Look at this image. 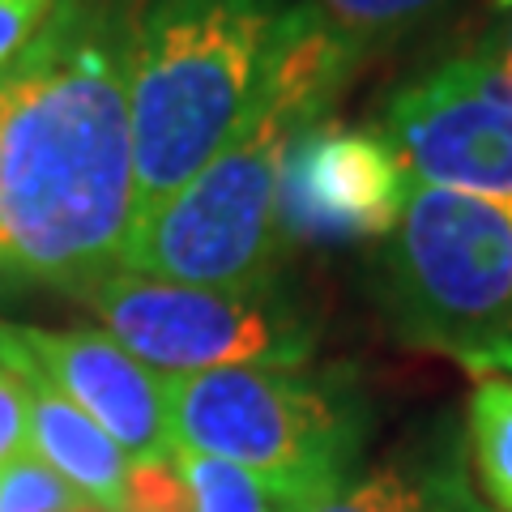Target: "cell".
<instances>
[{
  "instance_id": "cell-1",
  "label": "cell",
  "mask_w": 512,
  "mask_h": 512,
  "mask_svg": "<svg viewBox=\"0 0 512 512\" xmlns=\"http://www.w3.org/2000/svg\"><path fill=\"white\" fill-rule=\"evenodd\" d=\"M141 9L56 0L0 73V274L86 291L124 265L137 218L128 47Z\"/></svg>"
},
{
  "instance_id": "cell-2",
  "label": "cell",
  "mask_w": 512,
  "mask_h": 512,
  "mask_svg": "<svg viewBox=\"0 0 512 512\" xmlns=\"http://www.w3.org/2000/svg\"><path fill=\"white\" fill-rule=\"evenodd\" d=\"M295 0H150L128 47L137 218L171 201L244 128Z\"/></svg>"
},
{
  "instance_id": "cell-3",
  "label": "cell",
  "mask_w": 512,
  "mask_h": 512,
  "mask_svg": "<svg viewBox=\"0 0 512 512\" xmlns=\"http://www.w3.org/2000/svg\"><path fill=\"white\" fill-rule=\"evenodd\" d=\"M312 124L320 120L265 82L244 128L171 201L133 227L120 269L214 291L269 286L282 261V163L291 141Z\"/></svg>"
},
{
  "instance_id": "cell-4",
  "label": "cell",
  "mask_w": 512,
  "mask_h": 512,
  "mask_svg": "<svg viewBox=\"0 0 512 512\" xmlns=\"http://www.w3.org/2000/svg\"><path fill=\"white\" fill-rule=\"evenodd\" d=\"M163 384L175 448L252 470L286 512L333 495L355 461L363 436L355 402L299 367H214Z\"/></svg>"
},
{
  "instance_id": "cell-5",
  "label": "cell",
  "mask_w": 512,
  "mask_h": 512,
  "mask_svg": "<svg viewBox=\"0 0 512 512\" xmlns=\"http://www.w3.org/2000/svg\"><path fill=\"white\" fill-rule=\"evenodd\" d=\"M376 295L414 346L461 363L512 350V205L410 184L376 256Z\"/></svg>"
},
{
  "instance_id": "cell-6",
  "label": "cell",
  "mask_w": 512,
  "mask_h": 512,
  "mask_svg": "<svg viewBox=\"0 0 512 512\" xmlns=\"http://www.w3.org/2000/svg\"><path fill=\"white\" fill-rule=\"evenodd\" d=\"M77 299L128 355L167 376L214 367H303L316 329L278 282L252 291L180 286L116 269Z\"/></svg>"
},
{
  "instance_id": "cell-7",
  "label": "cell",
  "mask_w": 512,
  "mask_h": 512,
  "mask_svg": "<svg viewBox=\"0 0 512 512\" xmlns=\"http://www.w3.org/2000/svg\"><path fill=\"white\" fill-rule=\"evenodd\" d=\"M372 133L414 184L512 205V94L474 52L402 82Z\"/></svg>"
},
{
  "instance_id": "cell-8",
  "label": "cell",
  "mask_w": 512,
  "mask_h": 512,
  "mask_svg": "<svg viewBox=\"0 0 512 512\" xmlns=\"http://www.w3.org/2000/svg\"><path fill=\"white\" fill-rule=\"evenodd\" d=\"M410 175L372 128L320 120L291 141L278 184L282 244H350L397 227Z\"/></svg>"
},
{
  "instance_id": "cell-9",
  "label": "cell",
  "mask_w": 512,
  "mask_h": 512,
  "mask_svg": "<svg viewBox=\"0 0 512 512\" xmlns=\"http://www.w3.org/2000/svg\"><path fill=\"white\" fill-rule=\"evenodd\" d=\"M13 342L26 350V359L47 376L56 393L90 414L124 457L133 461H167L175 453L171 414H167V384L146 363L94 329H30L9 325Z\"/></svg>"
},
{
  "instance_id": "cell-10",
  "label": "cell",
  "mask_w": 512,
  "mask_h": 512,
  "mask_svg": "<svg viewBox=\"0 0 512 512\" xmlns=\"http://www.w3.org/2000/svg\"><path fill=\"white\" fill-rule=\"evenodd\" d=\"M0 363H9L26 384L30 402V444L73 491H82L94 508L128 512V470L133 461L120 453V444L77 410L69 397L56 393L47 376L26 359V350L13 342L9 325H0Z\"/></svg>"
},
{
  "instance_id": "cell-11",
  "label": "cell",
  "mask_w": 512,
  "mask_h": 512,
  "mask_svg": "<svg viewBox=\"0 0 512 512\" xmlns=\"http://www.w3.org/2000/svg\"><path fill=\"white\" fill-rule=\"evenodd\" d=\"M303 5L355 52L372 56L376 47L436 22L457 0H303Z\"/></svg>"
},
{
  "instance_id": "cell-12",
  "label": "cell",
  "mask_w": 512,
  "mask_h": 512,
  "mask_svg": "<svg viewBox=\"0 0 512 512\" xmlns=\"http://www.w3.org/2000/svg\"><path fill=\"white\" fill-rule=\"evenodd\" d=\"M470 448L487 500L512 512V380L483 376L470 393Z\"/></svg>"
},
{
  "instance_id": "cell-13",
  "label": "cell",
  "mask_w": 512,
  "mask_h": 512,
  "mask_svg": "<svg viewBox=\"0 0 512 512\" xmlns=\"http://www.w3.org/2000/svg\"><path fill=\"white\" fill-rule=\"evenodd\" d=\"M175 466L184 474L192 512H286L278 491L244 466L192 453V448H175Z\"/></svg>"
},
{
  "instance_id": "cell-14",
  "label": "cell",
  "mask_w": 512,
  "mask_h": 512,
  "mask_svg": "<svg viewBox=\"0 0 512 512\" xmlns=\"http://www.w3.org/2000/svg\"><path fill=\"white\" fill-rule=\"evenodd\" d=\"M308 512H440L431 491L402 470H376L359 483H342Z\"/></svg>"
},
{
  "instance_id": "cell-15",
  "label": "cell",
  "mask_w": 512,
  "mask_h": 512,
  "mask_svg": "<svg viewBox=\"0 0 512 512\" xmlns=\"http://www.w3.org/2000/svg\"><path fill=\"white\" fill-rule=\"evenodd\" d=\"M90 504L43 457H18L0 470V512H77Z\"/></svg>"
},
{
  "instance_id": "cell-16",
  "label": "cell",
  "mask_w": 512,
  "mask_h": 512,
  "mask_svg": "<svg viewBox=\"0 0 512 512\" xmlns=\"http://www.w3.org/2000/svg\"><path fill=\"white\" fill-rule=\"evenodd\" d=\"M128 512H192L175 453L167 461H133V470H128Z\"/></svg>"
},
{
  "instance_id": "cell-17",
  "label": "cell",
  "mask_w": 512,
  "mask_h": 512,
  "mask_svg": "<svg viewBox=\"0 0 512 512\" xmlns=\"http://www.w3.org/2000/svg\"><path fill=\"white\" fill-rule=\"evenodd\" d=\"M30 453V402L26 384L9 363H0V470Z\"/></svg>"
},
{
  "instance_id": "cell-18",
  "label": "cell",
  "mask_w": 512,
  "mask_h": 512,
  "mask_svg": "<svg viewBox=\"0 0 512 512\" xmlns=\"http://www.w3.org/2000/svg\"><path fill=\"white\" fill-rule=\"evenodd\" d=\"M52 9L56 0H0V73L22 60V52L52 18Z\"/></svg>"
},
{
  "instance_id": "cell-19",
  "label": "cell",
  "mask_w": 512,
  "mask_h": 512,
  "mask_svg": "<svg viewBox=\"0 0 512 512\" xmlns=\"http://www.w3.org/2000/svg\"><path fill=\"white\" fill-rule=\"evenodd\" d=\"M474 56L491 64L495 77L512 94V0H487L483 9V35H478Z\"/></svg>"
},
{
  "instance_id": "cell-20",
  "label": "cell",
  "mask_w": 512,
  "mask_h": 512,
  "mask_svg": "<svg viewBox=\"0 0 512 512\" xmlns=\"http://www.w3.org/2000/svg\"><path fill=\"white\" fill-rule=\"evenodd\" d=\"M466 367H474V372H512V350H491V355L474 359Z\"/></svg>"
}]
</instances>
